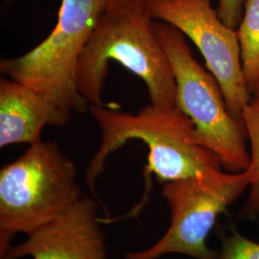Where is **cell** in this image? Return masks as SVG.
I'll return each instance as SVG.
<instances>
[{
  "instance_id": "cell-2",
  "label": "cell",
  "mask_w": 259,
  "mask_h": 259,
  "mask_svg": "<svg viewBox=\"0 0 259 259\" xmlns=\"http://www.w3.org/2000/svg\"><path fill=\"white\" fill-rule=\"evenodd\" d=\"M111 61L145 83L152 106L176 107L172 65L157 36L156 20L146 8L106 11L98 20L77 73L79 92L91 106H105L101 96Z\"/></svg>"
},
{
  "instance_id": "cell-4",
  "label": "cell",
  "mask_w": 259,
  "mask_h": 259,
  "mask_svg": "<svg viewBox=\"0 0 259 259\" xmlns=\"http://www.w3.org/2000/svg\"><path fill=\"white\" fill-rule=\"evenodd\" d=\"M105 12L104 0H62L52 32L24 55L1 60L0 72L65 110H90V103L78 89V66Z\"/></svg>"
},
{
  "instance_id": "cell-6",
  "label": "cell",
  "mask_w": 259,
  "mask_h": 259,
  "mask_svg": "<svg viewBox=\"0 0 259 259\" xmlns=\"http://www.w3.org/2000/svg\"><path fill=\"white\" fill-rule=\"evenodd\" d=\"M250 183L245 170L164 184L161 192L171 214L168 230L151 247L128 252L126 259H159L168 254L216 259L218 252L208 248L207 237L218 217L240 198Z\"/></svg>"
},
{
  "instance_id": "cell-9",
  "label": "cell",
  "mask_w": 259,
  "mask_h": 259,
  "mask_svg": "<svg viewBox=\"0 0 259 259\" xmlns=\"http://www.w3.org/2000/svg\"><path fill=\"white\" fill-rule=\"evenodd\" d=\"M71 111L49 101L36 91L9 78L0 80V147L33 145L41 141L47 125L63 127Z\"/></svg>"
},
{
  "instance_id": "cell-16",
  "label": "cell",
  "mask_w": 259,
  "mask_h": 259,
  "mask_svg": "<svg viewBox=\"0 0 259 259\" xmlns=\"http://www.w3.org/2000/svg\"><path fill=\"white\" fill-rule=\"evenodd\" d=\"M0 259H10V258H8V257H6V256H5V257H2V258H0Z\"/></svg>"
},
{
  "instance_id": "cell-14",
  "label": "cell",
  "mask_w": 259,
  "mask_h": 259,
  "mask_svg": "<svg viewBox=\"0 0 259 259\" xmlns=\"http://www.w3.org/2000/svg\"><path fill=\"white\" fill-rule=\"evenodd\" d=\"M148 0H104L106 11L146 8Z\"/></svg>"
},
{
  "instance_id": "cell-8",
  "label": "cell",
  "mask_w": 259,
  "mask_h": 259,
  "mask_svg": "<svg viewBox=\"0 0 259 259\" xmlns=\"http://www.w3.org/2000/svg\"><path fill=\"white\" fill-rule=\"evenodd\" d=\"M96 201L88 196L52 222L12 246L6 257L19 259H108L106 236ZM3 256V257H5ZM2 258V257H1Z\"/></svg>"
},
{
  "instance_id": "cell-5",
  "label": "cell",
  "mask_w": 259,
  "mask_h": 259,
  "mask_svg": "<svg viewBox=\"0 0 259 259\" xmlns=\"http://www.w3.org/2000/svg\"><path fill=\"white\" fill-rule=\"evenodd\" d=\"M156 28L175 76L177 107L193 122L196 142L212 153L228 172L247 170L250 152L244 121L230 113L217 80L195 60L185 35L161 21H156Z\"/></svg>"
},
{
  "instance_id": "cell-7",
  "label": "cell",
  "mask_w": 259,
  "mask_h": 259,
  "mask_svg": "<svg viewBox=\"0 0 259 259\" xmlns=\"http://www.w3.org/2000/svg\"><path fill=\"white\" fill-rule=\"evenodd\" d=\"M146 9L155 20L176 27L194 42L219 83L230 113L243 121L251 94L243 74L237 30L224 23L212 0H148Z\"/></svg>"
},
{
  "instance_id": "cell-1",
  "label": "cell",
  "mask_w": 259,
  "mask_h": 259,
  "mask_svg": "<svg viewBox=\"0 0 259 259\" xmlns=\"http://www.w3.org/2000/svg\"><path fill=\"white\" fill-rule=\"evenodd\" d=\"M90 111L102 135L99 149L85 170V182L97 200L96 181L110 155L132 139H139L148 146L147 164L143 173L145 190L140 202L128 214L108 217L106 223L138 218L148 203L153 175L164 185L189 178H212L223 172L218 158L196 142L193 122L177 106L160 109L150 104L136 114L107 106H91Z\"/></svg>"
},
{
  "instance_id": "cell-13",
  "label": "cell",
  "mask_w": 259,
  "mask_h": 259,
  "mask_svg": "<svg viewBox=\"0 0 259 259\" xmlns=\"http://www.w3.org/2000/svg\"><path fill=\"white\" fill-rule=\"evenodd\" d=\"M246 0H218L217 12L224 23L234 30L240 24Z\"/></svg>"
},
{
  "instance_id": "cell-11",
  "label": "cell",
  "mask_w": 259,
  "mask_h": 259,
  "mask_svg": "<svg viewBox=\"0 0 259 259\" xmlns=\"http://www.w3.org/2000/svg\"><path fill=\"white\" fill-rule=\"evenodd\" d=\"M242 119L250 140V164L247 169L250 178V195L241 208L242 219H255L259 215V105L252 101L243 111Z\"/></svg>"
},
{
  "instance_id": "cell-15",
  "label": "cell",
  "mask_w": 259,
  "mask_h": 259,
  "mask_svg": "<svg viewBox=\"0 0 259 259\" xmlns=\"http://www.w3.org/2000/svg\"><path fill=\"white\" fill-rule=\"evenodd\" d=\"M250 94H251V100L257 103L259 105V77L255 83L253 84V87L251 88Z\"/></svg>"
},
{
  "instance_id": "cell-3",
  "label": "cell",
  "mask_w": 259,
  "mask_h": 259,
  "mask_svg": "<svg viewBox=\"0 0 259 259\" xmlns=\"http://www.w3.org/2000/svg\"><path fill=\"white\" fill-rule=\"evenodd\" d=\"M83 196L77 167L57 143L29 145L0 170V258L17 234L52 222Z\"/></svg>"
},
{
  "instance_id": "cell-10",
  "label": "cell",
  "mask_w": 259,
  "mask_h": 259,
  "mask_svg": "<svg viewBox=\"0 0 259 259\" xmlns=\"http://www.w3.org/2000/svg\"><path fill=\"white\" fill-rule=\"evenodd\" d=\"M237 35L243 74L250 93L259 77V0L245 1Z\"/></svg>"
},
{
  "instance_id": "cell-12",
  "label": "cell",
  "mask_w": 259,
  "mask_h": 259,
  "mask_svg": "<svg viewBox=\"0 0 259 259\" xmlns=\"http://www.w3.org/2000/svg\"><path fill=\"white\" fill-rule=\"evenodd\" d=\"M216 259H259V243L232 230L223 238L222 247Z\"/></svg>"
}]
</instances>
